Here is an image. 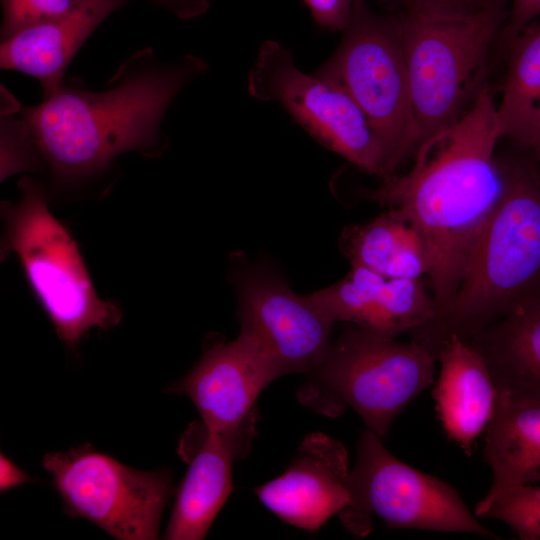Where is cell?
<instances>
[{"instance_id":"obj_18","label":"cell","mask_w":540,"mask_h":540,"mask_svg":"<svg viewBox=\"0 0 540 540\" xmlns=\"http://www.w3.org/2000/svg\"><path fill=\"white\" fill-rule=\"evenodd\" d=\"M483 456L492 482L475 506L478 518L507 492L540 483V398L498 391Z\"/></svg>"},{"instance_id":"obj_29","label":"cell","mask_w":540,"mask_h":540,"mask_svg":"<svg viewBox=\"0 0 540 540\" xmlns=\"http://www.w3.org/2000/svg\"><path fill=\"white\" fill-rule=\"evenodd\" d=\"M173 12L180 19H193L204 14L209 6V0H151Z\"/></svg>"},{"instance_id":"obj_19","label":"cell","mask_w":540,"mask_h":540,"mask_svg":"<svg viewBox=\"0 0 540 540\" xmlns=\"http://www.w3.org/2000/svg\"><path fill=\"white\" fill-rule=\"evenodd\" d=\"M351 266L387 278L427 279L433 269L430 248L407 216L388 208L372 220L348 226L340 239Z\"/></svg>"},{"instance_id":"obj_8","label":"cell","mask_w":540,"mask_h":540,"mask_svg":"<svg viewBox=\"0 0 540 540\" xmlns=\"http://www.w3.org/2000/svg\"><path fill=\"white\" fill-rule=\"evenodd\" d=\"M348 489L350 500L338 515L344 527L360 538L372 530V516L395 529L498 538L467 508L456 489L396 458L370 429L360 436Z\"/></svg>"},{"instance_id":"obj_2","label":"cell","mask_w":540,"mask_h":540,"mask_svg":"<svg viewBox=\"0 0 540 540\" xmlns=\"http://www.w3.org/2000/svg\"><path fill=\"white\" fill-rule=\"evenodd\" d=\"M207 68L191 54L161 64L146 48L123 63L105 90L63 81L51 97L21 109V118L55 181L76 183L102 172L125 152L155 155L167 109Z\"/></svg>"},{"instance_id":"obj_17","label":"cell","mask_w":540,"mask_h":540,"mask_svg":"<svg viewBox=\"0 0 540 540\" xmlns=\"http://www.w3.org/2000/svg\"><path fill=\"white\" fill-rule=\"evenodd\" d=\"M440 371L432 391L447 436L467 456L493 417L498 391L484 356L469 341L450 335L441 344Z\"/></svg>"},{"instance_id":"obj_22","label":"cell","mask_w":540,"mask_h":540,"mask_svg":"<svg viewBox=\"0 0 540 540\" xmlns=\"http://www.w3.org/2000/svg\"><path fill=\"white\" fill-rule=\"evenodd\" d=\"M481 518L505 523L520 539L540 540V483L507 492L494 501Z\"/></svg>"},{"instance_id":"obj_20","label":"cell","mask_w":540,"mask_h":540,"mask_svg":"<svg viewBox=\"0 0 540 540\" xmlns=\"http://www.w3.org/2000/svg\"><path fill=\"white\" fill-rule=\"evenodd\" d=\"M498 391L540 398V294L468 339Z\"/></svg>"},{"instance_id":"obj_27","label":"cell","mask_w":540,"mask_h":540,"mask_svg":"<svg viewBox=\"0 0 540 540\" xmlns=\"http://www.w3.org/2000/svg\"><path fill=\"white\" fill-rule=\"evenodd\" d=\"M509 138L525 148L528 156L540 165V103Z\"/></svg>"},{"instance_id":"obj_25","label":"cell","mask_w":540,"mask_h":540,"mask_svg":"<svg viewBox=\"0 0 540 540\" xmlns=\"http://www.w3.org/2000/svg\"><path fill=\"white\" fill-rule=\"evenodd\" d=\"M357 0H303L315 23L325 30L343 31Z\"/></svg>"},{"instance_id":"obj_3","label":"cell","mask_w":540,"mask_h":540,"mask_svg":"<svg viewBox=\"0 0 540 540\" xmlns=\"http://www.w3.org/2000/svg\"><path fill=\"white\" fill-rule=\"evenodd\" d=\"M502 195L448 311L411 339L436 357L450 335L468 339L540 294V170L528 155L501 157Z\"/></svg>"},{"instance_id":"obj_1","label":"cell","mask_w":540,"mask_h":540,"mask_svg":"<svg viewBox=\"0 0 540 540\" xmlns=\"http://www.w3.org/2000/svg\"><path fill=\"white\" fill-rule=\"evenodd\" d=\"M497 104L485 84L458 119L420 144L407 172L382 179L368 196L403 212L425 238L433 257L427 280L436 319L452 305L504 189L496 150L505 129Z\"/></svg>"},{"instance_id":"obj_6","label":"cell","mask_w":540,"mask_h":540,"mask_svg":"<svg viewBox=\"0 0 540 540\" xmlns=\"http://www.w3.org/2000/svg\"><path fill=\"white\" fill-rule=\"evenodd\" d=\"M19 188L20 200L5 206L4 249L16 254L58 337L75 350L91 329L115 327L121 311L98 297L76 243L50 212L41 186L23 178Z\"/></svg>"},{"instance_id":"obj_30","label":"cell","mask_w":540,"mask_h":540,"mask_svg":"<svg viewBox=\"0 0 540 540\" xmlns=\"http://www.w3.org/2000/svg\"><path fill=\"white\" fill-rule=\"evenodd\" d=\"M483 1L484 0H400L402 4L408 3V2H414V3L437 5V6L447 7V8H454V9L472 8L481 4Z\"/></svg>"},{"instance_id":"obj_21","label":"cell","mask_w":540,"mask_h":540,"mask_svg":"<svg viewBox=\"0 0 540 540\" xmlns=\"http://www.w3.org/2000/svg\"><path fill=\"white\" fill-rule=\"evenodd\" d=\"M510 43L507 73L497 104L507 138L540 103V25L532 22Z\"/></svg>"},{"instance_id":"obj_13","label":"cell","mask_w":540,"mask_h":540,"mask_svg":"<svg viewBox=\"0 0 540 540\" xmlns=\"http://www.w3.org/2000/svg\"><path fill=\"white\" fill-rule=\"evenodd\" d=\"M276 378L257 346L239 333L232 341L210 346L166 391L188 396L208 429L226 431L247 421L260 392Z\"/></svg>"},{"instance_id":"obj_28","label":"cell","mask_w":540,"mask_h":540,"mask_svg":"<svg viewBox=\"0 0 540 540\" xmlns=\"http://www.w3.org/2000/svg\"><path fill=\"white\" fill-rule=\"evenodd\" d=\"M33 478L21 469L16 463L9 459L5 454L0 456V490H8L20 487L21 485L32 481Z\"/></svg>"},{"instance_id":"obj_24","label":"cell","mask_w":540,"mask_h":540,"mask_svg":"<svg viewBox=\"0 0 540 540\" xmlns=\"http://www.w3.org/2000/svg\"><path fill=\"white\" fill-rule=\"evenodd\" d=\"M72 2L73 0H1V41L26 27L64 12Z\"/></svg>"},{"instance_id":"obj_10","label":"cell","mask_w":540,"mask_h":540,"mask_svg":"<svg viewBox=\"0 0 540 540\" xmlns=\"http://www.w3.org/2000/svg\"><path fill=\"white\" fill-rule=\"evenodd\" d=\"M247 91L277 102L316 141L359 169L388 176L382 145L360 107L336 82L301 71L286 46L274 40L260 45Z\"/></svg>"},{"instance_id":"obj_14","label":"cell","mask_w":540,"mask_h":540,"mask_svg":"<svg viewBox=\"0 0 540 540\" xmlns=\"http://www.w3.org/2000/svg\"><path fill=\"white\" fill-rule=\"evenodd\" d=\"M309 296L333 324L393 338L426 327L438 315L427 279L387 278L360 266Z\"/></svg>"},{"instance_id":"obj_5","label":"cell","mask_w":540,"mask_h":540,"mask_svg":"<svg viewBox=\"0 0 540 540\" xmlns=\"http://www.w3.org/2000/svg\"><path fill=\"white\" fill-rule=\"evenodd\" d=\"M437 357L411 339L378 335L348 324L300 388L301 402L337 416L348 405L379 437L434 382Z\"/></svg>"},{"instance_id":"obj_16","label":"cell","mask_w":540,"mask_h":540,"mask_svg":"<svg viewBox=\"0 0 540 540\" xmlns=\"http://www.w3.org/2000/svg\"><path fill=\"white\" fill-rule=\"evenodd\" d=\"M126 1L73 0L64 12L1 41V68L36 78L42 86L43 100L51 97L62 85L68 65L85 41Z\"/></svg>"},{"instance_id":"obj_15","label":"cell","mask_w":540,"mask_h":540,"mask_svg":"<svg viewBox=\"0 0 540 540\" xmlns=\"http://www.w3.org/2000/svg\"><path fill=\"white\" fill-rule=\"evenodd\" d=\"M345 446L320 432L307 435L290 466L254 489L258 499L284 522L319 529L350 500Z\"/></svg>"},{"instance_id":"obj_23","label":"cell","mask_w":540,"mask_h":540,"mask_svg":"<svg viewBox=\"0 0 540 540\" xmlns=\"http://www.w3.org/2000/svg\"><path fill=\"white\" fill-rule=\"evenodd\" d=\"M13 113L11 116L4 112L1 118L2 180L18 171L29 169L33 162L31 154L33 150L37 151L24 121L22 118L16 119Z\"/></svg>"},{"instance_id":"obj_12","label":"cell","mask_w":540,"mask_h":540,"mask_svg":"<svg viewBox=\"0 0 540 540\" xmlns=\"http://www.w3.org/2000/svg\"><path fill=\"white\" fill-rule=\"evenodd\" d=\"M254 413L240 427L214 431L202 422L181 438L179 452L188 469L175 494L164 538L200 540L232 491V464L246 454L255 432Z\"/></svg>"},{"instance_id":"obj_11","label":"cell","mask_w":540,"mask_h":540,"mask_svg":"<svg viewBox=\"0 0 540 540\" xmlns=\"http://www.w3.org/2000/svg\"><path fill=\"white\" fill-rule=\"evenodd\" d=\"M233 279L240 333L257 346L277 378L307 375L317 368L332 344L333 323L311 297L297 294L283 278L261 267L243 269Z\"/></svg>"},{"instance_id":"obj_4","label":"cell","mask_w":540,"mask_h":540,"mask_svg":"<svg viewBox=\"0 0 540 540\" xmlns=\"http://www.w3.org/2000/svg\"><path fill=\"white\" fill-rule=\"evenodd\" d=\"M507 1L484 0L468 9L409 2L396 13L415 151L458 119L486 84L489 49L506 22Z\"/></svg>"},{"instance_id":"obj_26","label":"cell","mask_w":540,"mask_h":540,"mask_svg":"<svg viewBox=\"0 0 540 540\" xmlns=\"http://www.w3.org/2000/svg\"><path fill=\"white\" fill-rule=\"evenodd\" d=\"M506 22L502 28L510 43L521 31L540 15V0H510Z\"/></svg>"},{"instance_id":"obj_7","label":"cell","mask_w":540,"mask_h":540,"mask_svg":"<svg viewBox=\"0 0 540 540\" xmlns=\"http://www.w3.org/2000/svg\"><path fill=\"white\" fill-rule=\"evenodd\" d=\"M342 32L338 48L314 73L339 84L360 107L382 145L389 176L415 152L399 19L357 0Z\"/></svg>"},{"instance_id":"obj_9","label":"cell","mask_w":540,"mask_h":540,"mask_svg":"<svg viewBox=\"0 0 540 540\" xmlns=\"http://www.w3.org/2000/svg\"><path fill=\"white\" fill-rule=\"evenodd\" d=\"M42 465L70 517L84 518L119 540L158 538L174 493L171 472L134 469L90 444L47 453Z\"/></svg>"}]
</instances>
